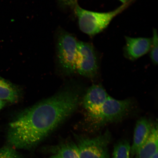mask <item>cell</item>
<instances>
[{"instance_id": "obj_1", "label": "cell", "mask_w": 158, "mask_h": 158, "mask_svg": "<svg viewBox=\"0 0 158 158\" xmlns=\"http://www.w3.org/2000/svg\"><path fill=\"white\" fill-rule=\"evenodd\" d=\"M79 102L77 93L68 89L22 112L9 124L7 145L35 149L76 110Z\"/></svg>"}, {"instance_id": "obj_2", "label": "cell", "mask_w": 158, "mask_h": 158, "mask_svg": "<svg viewBox=\"0 0 158 158\" xmlns=\"http://www.w3.org/2000/svg\"><path fill=\"white\" fill-rule=\"evenodd\" d=\"M131 100H118L110 96L101 107L94 112L87 113L86 130L94 132L109 123L120 121L130 111Z\"/></svg>"}, {"instance_id": "obj_3", "label": "cell", "mask_w": 158, "mask_h": 158, "mask_svg": "<svg viewBox=\"0 0 158 158\" xmlns=\"http://www.w3.org/2000/svg\"><path fill=\"white\" fill-rule=\"evenodd\" d=\"M134 1L130 0L113 11L106 13L97 12L85 10L78 5L77 2L74 3L73 8L77 18L81 31L92 36L104 30L114 17L127 9Z\"/></svg>"}, {"instance_id": "obj_4", "label": "cell", "mask_w": 158, "mask_h": 158, "mask_svg": "<svg viewBox=\"0 0 158 158\" xmlns=\"http://www.w3.org/2000/svg\"><path fill=\"white\" fill-rule=\"evenodd\" d=\"M74 135L80 158H110L108 147L112 137L108 130L92 138L77 134Z\"/></svg>"}, {"instance_id": "obj_5", "label": "cell", "mask_w": 158, "mask_h": 158, "mask_svg": "<svg viewBox=\"0 0 158 158\" xmlns=\"http://www.w3.org/2000/svg\"><path fill=\"white\" fill-rule=\"evenodd\" d=\"M78 43L70 33L64 29L59 30L56 41L57 56L61 66L69 73L76 70Z\"/></svg>"}, {"instance_id": "obj_6", "label": "cell", "mask_w": 158, "mask_h": 158, "mask_svg": "<svg viewBox=\"0 0 158 158\" xmlns=\"http://www.w3.org/2000/svg\"><path fill=\"white\" fill-rule=\"evenodd\" d=\"M76 70L82 76L92 78L96 76L98 66L95 49L90 43L78 41Z\"/></svg>"}, {"instance_id": "obj_7", "label": "cell", "mask_w": 158, "mask_h": 158, "mask_svg": "<svg viewBox=\"0 0 158 158\" xmlns=\"http://www.w3.org/2000/svg\"><path fill=\"white\" fill-rule=\"evenodd\" d=\"M126 44L124 48V55L131 60H135L149 52L152 39L144 37L133 38L125 37Z\"/></svg>"}, {"instance_id": "obj_8", "label": "cell", "mask_w": 158, "mask_h": 158, "mask_svg": "<svg viewBox=\"0 0 158 158\" xmlns=\"http://www.w3.org/2000/svg\"><path fill=\"white\" fill-rule=\"evenodd\" d=\"M110 96L105 89L99 85H94L91 86L85 95L83 102L87 113L98 109Z\"/></svg>"}, {"instance_id": "obj_9", "label": "cell", "mask_w": 158, "mask_h": 158, "mask_svg": "<svg viewBox=\"0 0 158 158\" xmlns=\"http://www.w3.org/2000/svg\"><path fill=\"white\" fill-rule=\"evenodd\" d=\"M153 127L147 118H142L138 120L134 129L133 143L131 146V157H134L147 141Z\"/></svg>"}, {"instance_id": "obj_10", "label": "cell", "mask_w": 158, "mask_h": 158, "mask_svg": "<svg viewBox=\"0 0 158 158\" xmlns=\"http://www.w3.org/2000/svg\"><path fill=\"white\" fill-rule=\"evenodd\" d=\"M43 150L58 155L61 158H80L77 145L72 140H66L57 145L45 147Z\"/></svg>"}, {"instance_id": "obj_11", "label": "cell", "mask_w": 158, "mask_h": 158, "mask_svg": "<svg viewBox=\"0 0 158 158\" xmlns=\"http://www.w3.org/2000/svg\"><path fill=\"white\" fill-rule=\"evenodd\" d=\"M158 133L157 124L153 126L147 141L134 156V158H151L158 152Z\"/></svg>"}, {"instance_id": "obj_12", "label": "cell", "mask_w": 158, "mask_h": 158, "mask_svg": "<svg viewBox=\"0 0 158 158\" xmlns=\"http://www.w3.org/2000/svg\"><path fill=\"white\" fill-rule=\"evenodd\" d=\"M19 98L18 91L11 83L0 76V99L13 103Z\"/></svg>"}, {"instance_id": "obj_13", "label": "cell", "mask_w": 158, "mask_h": 158, "mask_svg": "<svg viewBox=\"0 0 158 158\" xmlns=\"http://www.w3.org/2000/svg\"><path fill=\"white\" fill-rule=\"evenodd\" d=\"M131 145L129 141L122 139L114 146L112 158H131Z\"/></svg>"}, {"instance_id": "obj_14", "label": "cell", "mask_w": 158, "mask_h": 158, "mask_svg": "<svg viewBox=\"0 0 158 158\" xmlns=\"http://www.w3.org/2000/svg\"><path fill=\"white\" fill-rule=\"evenodd\" d=\"M158 39L157 30L154 29L153 31V37L152 38V45L149 51L150 58L153 64L155 65L157 64L158 61Z\"/></svg>"}, {"instance_id": "obj_15", "label": "cell", "mask_w": 158, "mask_h": 158, "mask_svg": "<svg viewBox=\"0 0 158 158\" xmlns=\"http://www.w3.org/2000/svg\"><path fill=\"white\" fill-rule=\"evenodd\" d=\"M0 158H23L16 149L8 145L0 148Z\"/></svg>"}, {"instance_id": "obj_16", "label": "cell", "mask_w": 158, "mask_h": 158, "mask_svg": "<svg viewBox=\"0 0 158 158\" xmlns=\"http://www.w3.org/2000/svg\"><path fill=\"white\" fill-rule=\"evenodd\" d=\"M59 5L63 9H66L68 7H72L75 2L74 0H58Z\"/></svg>"}, {"instance_id": "obj_17", "label": "cell", "mask_w": 158, "mask_h": 158, "mask_svg": "<svg viewBox=\"0 0 158 158\" xmlns=\"http://www.w3.org/2000/svg\"><path fill=\"white\" fill-rule=\"evenodd\" d=\"M6 102L0 99V111L4 107Z\"/></svg>"}, {"instance_id": "obj_18", "label": "cell", "mask_w": 158, "mask_h": 158, "mask_svg": "<svg viewBox=\"0 0 158 158\" xmlns=\"http://www.w3.org/2000/svg\"><path fill=\"white\" fill-rule=\"evenodd\" d=\"M48 158H61L59 156L57 155H54L51 157Z\"/></svg>"}, {"instance_id": "obj_19", "label": "cell", "mask_w": 158, "mask_h": 158, "mask_svg": "<svg viewBox=\"0 0 158 158\" xmlns=\"http://www.w3.org/2000/svg\"><path fill=\"white\" fill-rule=\"evenodd\" d=\"M119 1L121 2L123 4L127 2L128 1H129L130 0H119Z\"/></svg>"}, {"instance_id": "obj_20", "label": "cell", "mask_w": 158, "mask_h": 158, "mask_svg": "<svg viewBox=\"0 0 158 158\" xmlns=\"http://www.w3.org/2000/svg\"><path fill=\"white\" fill-rule=\"evenodd\" d=\"M158 152L156 153L151 158H158Z\"/></svg>"}, {"instance_id": "obj_21", "label": "cell", "mask_w": 158, "mask_h": 158, "mask_svg": "<svg viewBox=\"0 0 158 158\" xmlns=\"http://www.w3.org/2000/svg\"><path fill=\"white\" fill-rule=\"evenodd\" d=\"M74 1L75 2H77V0H74Z\"/></svg>"}]
</instances>
